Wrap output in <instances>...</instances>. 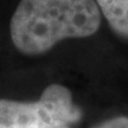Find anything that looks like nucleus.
<instances>
[{"mask_svg":"<svg viewBox=\"0 0 128 128\" xmlns=\"http://www.w3.org/2000/svg\"><path fill=\"white\" fill-rule=\"evenodd\" d=\"M101 22L95 0H20L10 23V33L19 52L37 56L60 40L95 34Z\"/></svg>","mask_w":128,"mask_h":128,"instance_id":"1","label":"nucleus"},{"mask_svg":"<svg viewBox=\"0 0 128 128\" xmlns=\"http://www.w3.org/2000/svg\"><path fill=\"white\" fill-rule=\"evenodd\" d=\"M81 110L62 84H50L33 102L0 98V128H62L77 122Z\"/></svg>","mask_w":128,"mask_h":128,"instance_id":"2","label":"nucleus"},{"mask_svg":"<svg viewBox=\"0 0 128 128\" xmlns=\"http://www.w3.org/2000/svg\"><path fill=\"white\" fill-rule=\"evenodd\" d=\"M115 34L128 39V0H95Z\"/></svg>","mask_w":128,"mask_h":128,"instance_id":"3","label":"nucleus"},{"mask_svg":"<svg viewBox=\"0 0 128 128\" xmlns=\"http://www.w3.org/2000/svg\"><path fill=\"white\" fill-rule=\"evenodd\" d=\"M94 128H128V118L126 116L113 118Z\"/></svg>","mask_w":128,"mask_h":128,"instance_id":"4","label":"nucleus"},{"mask_svg":"<svg viewBox=\"0 0 128 128\" xmlns=\"http://www.w3.org/2000/svg\"><path fill=\"white\" fill-rule=\"evenodd\" d=\"M62 128H68V127H62Z\"/></svg>","mask_w":128,"mask_h":128,"instance_id":"5","label":"nucleus"}]
</instances>
